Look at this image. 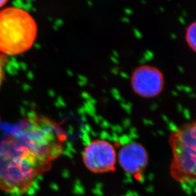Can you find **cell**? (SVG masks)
Returning <instances> with one entry per match:
<instances>
[{"instance_id":"obj_5","label":"cell","mask_w":196,"mask_h":196,"mask_svg":"<svg viewBox=\"0 0 196 196\" xmlns=\"http://www.w3.org/2000/svg\"><path fill=\"white\" fill-rule=\"evenodd\" d=\"M131 88L137 96L144 98H155L162 92L165 79L159 69L151 65H141L132 72Z\"/></svg>"},{"instance_id":"obj_4","label":"cell","mask_w":196,"mask_h":196,"mask_svg":"<svg viewBox=\"0 0 196 196\" xmlns=\"http://www.w3.org/2000/svg\"><path fill=\"white\" fill-rule=\"evenodd\" d=\"M82 159L90 172L102 174L116 171L117 153L114 145L103 139L88 143L84 149Z\"/></svg>"},{"instance_id":"obj_8","label":"cell","mask_w":196,"mask_h":196,"mask_svg":"<svg viewBox=\"0 0 196 196\" xmlns=\"http://www.w3.org/2000/svg\"><path fill=\"white\" fill-rule=\"evenodd\" d=\"M8 60L7 55L0 53V88L5 78V67Z\"/></svg>"},{"instance_id":"obj_2","label":"cell","mask_w":196,"mask_h":196,"mask_svg":"<svg viewBox=\"0 0 196 196\" xmlns=\"http://www.w3.org/2000/svg\"><path fill=\"white\" fill-rule=\"evenodd\" d=\"M37 34V24L27 11L8 7L0 11V53L17 55L33 47Z\"/></svg>"},{"instance_id":"obj_9","label":"cell","mask_w":196,"mask_h":196,"mask_svg":"<svg viewBox=\"0 0 196 196\" xmlns=\"http://www.w3.org/2000/svg\"><path fill=\"white\" fill-rule=\"evenodd\" d=\"M8 0H0V8L4 7V6L8 3Z\"/></svg>"},{"instance_id":"obj_3","label":"cell","mask_w":196,"mask_h":196,"mask_svg":"<svg viewBox=\"0 0 196 196\" xmlns=\"http://www.w3.org/2000/svg\"><path fill=\"white\" fill-rule=\"evenodd\" d=\"M168 142L172 156L171 176L182 184L196 185V119L172 131Z\"/></svg>"},{"instance_id":"obj_7","label":"cell","mask_w":196,"mask_h":196,"mask_svg":"<svg viewBox=\"0 0 196 196\" xmlns=\"http://www.w3.org/2000/svg\"><path fill=\"white\" fill-rule=\"evenodd\" d=\"M185 38L188 47L196 53V21L189 24L187 27Z\"/></svg>"},{"instance_id":"obj_1","label":"cell","mask_w":196,"mask_h":196,"mask_svg":"<svg viewBox=\"0 0 196 196\" xmlns=\"http://www.w3.org/2000/svg\"><path fill=\"white\" fill-rule=\"evenodd\" d=\"M67 135L59 123L32 113L0 142V191L15 195L29 191L62 154Z\"/></svg>"},{"instance_id":"obj_6","label":"cell","mask_w":196,"mask_h":196,"mask_svg":"<svg viewBox=\"0 0 196 196\" xmlns=\"http://www.w3.org/2000/svg\"><path fill=\"white\" fill-rule=\"evenodd\" d=\"M117 162L126 173L135 179L140 178L148 166V153L140 143L131 142L120 149Z\"/></svg>"}]
</instances>
